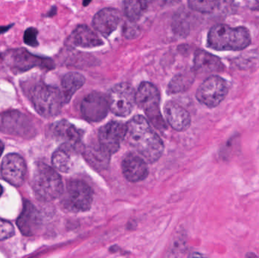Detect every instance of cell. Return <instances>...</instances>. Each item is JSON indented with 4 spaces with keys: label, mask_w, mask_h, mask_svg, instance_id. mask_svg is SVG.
<instances>
[{
    "label": "cell",
    "mask_w": 259,
    "mask_h": 258,
    "mask_svg": "<svg viewBox=\"0 0 259 258\" xmlns=\"http://www.w3.org/2000/svg\"><path fill=\"white\" fill-rule=\"evenodd\" d=\"M127 127L125 139L130 145L147 162H157L162 156L164 143L147 120L137 115L130 121Z\"/></svg>",
    "instance_id": "obj_1"
},
{
    "label": "cell",
    "mask_w": 259,
    "mask_h": 258,
    "mask_svg": "<svg viewBox=\"0 0 259 258\" xmlns=\"http://www.w3.org/2000/svg\"><path fill=\"white\" fill-rule=\"evenodd\" d=\"M207 43L209 48L219 51H239L250 45V33L244 27L217 24L208 32Z\"/></svg>",
    "instance_id": "obj_2"
},
{
    "label": "cell",
    "mask_w": 259,
    "mask_h": 258,
    "mask_svg": "<svg viewBox=\"0 0 259 258\" xmlns=\"http://www.w3.org/2000/svg\"><path fill=\"white\" fill-rule=\"evenodd\" d=\"M28 95L35 110L44 118H53L59 115L65 104L62 91L42 81L30 83Z\"/></svg>",
    "instance_id": "obj_3"
},
{
    "label": "cell",
    "mask_w": 259,
    "mask_h": 258,
    "mask_svg": "<svg viewBox=\"0 0 259 258\" xmlns=\"http://www.w3.org/2000/svg\"><path fill=\"white\" fill-rule=\"evenodd\" d=\"M0 60L15 74L36 68L50 71L56 67L50 58L33 54L24 48H9L0 53Z\"/></svg>",
    "instance_id": "obj_4"
},
{
    "label": "cell",
    "mask_w": 259,
    "mask_h": 258,
    "mask_svg": "<svg viewBox=\"0 0 259 258\" xmlns=\"http://www.w3.org/2000/svg\"><path fill=\"white\" fill-rule=\"evenodd\" d=\"M33 189L41 201H52L63 193L62 178L54 168L46 164H39L33 177Z\"/></svg>",
    "instance_id": "obj_5"
},
{
    "label": "cell",
    "mask_w": 259,
    "mask_h": 258,
    "mask_svg": "<svg viewBox=\"0 0 259 258\" xmlns=\"http://www.w3.org/2000/svg\"><path fill=\"white\" fill-rule=\"evenodd\" d=\"M136 102L143 109L151 124L159 130L167 129L165 121L160 111V93L158 89L149 82H143L136 92Z\"/></svg>",
    "instance_id": "obj_6"
},
{
    "label": "cell",
    "mask_w": 259,
    "mask_h": 258,
    "mask_svg": "<svg viewBox=\"0 0 259 258\" xmlns=\"http://www.w3.org/2000/svg\"><path fill=\"white\" fill-rule=\"evenodd\" d=\"M61 196L64 209L74 213L89 211L94 199L92 189L81 180L68 182Z\"/></svg>",
    "instance_id": "obj_7"
},
{
    "label": "cell",
    "mask_w": 259,
    "mask_h": 258,
    "mask_svg": "<svg viewBox=\"0 0 259 258\" xmlns=\"http://www.w3.org/2000/svg\"><path fill=\"white\" fill-rule=\"evenodd\" d=\"M228 93L226 81L220 76L211 75L199 86L196 96L201 104L208 108H215L225 100Z\"/></svg>",
    "instance_id": "obj_8"
},
{
    "label": "cell",
    "mask_w": 259,
    "mask_h": 258,
    "mask_svg": "<svg viewBox=\"0 0 259 258\" xmlns=\"http://www.w3.org/2000/svg\"><path fill=\"white\" fill-rule=\"evenodd\" d=\"M109 109L117 116L127 117L134 110L136 102V92L134 87L127 83L115 85L109 95Z\"/></svg>",
    "instance_id": "obj_9"
},
{
    "label": "cell",
    "mask_w": 259,
    "mask_h": 258,
    "mask_svg": "<svg viewBox=\"0 0 259 258\" xmlns=\"http://www.w3.org/2000/svg\"><path fill=\"white\" fill-rule=\"evenodd\" d=\"M127 127L118 121H112L103 126L99 130L100 145L109 154L119 150L121 142L125 139Z\"/></svg>",
    "instance_id": "obj_10"
},
{
    "label": "cell",
    "mask_w": 259,
    "mask_h": 258,
    "mask_svg": "<svg viewBox=\"0 0 259 258\" xmlns=\"http://www.w3.org/2000/svg\"><path fill=\"white\" fill-rule=\"evenodd\" d=\"M80 110L87 121L91 122L103 121L107 116L109 110L108 97L101 92H91L83 98Z\"/></svg>",
    "instance_id": "obj_11"
},
{
    "label": "cell",
    "mask_w": 259,
    "mask_h": 258,
    "mask_svg": "<svg viewBox=\"0 0 259 258\" xmlns=\"http://www.w3.org/2000/svg\"><path fill=\"white\" fill-rule=\"evenodd\" d=\"M27 174V165L19 154H9L3 159L1 165V174L6 181L12 186H21L24 183Z\"/></svg>",
    "instance_id": "obj_12"
},
{
    "label": "cell",
    "mask_w": 259,
    "mask_h": 258,
    "mask_svg": "<svg viewBox=\"0 0 259 258\" xmlns=\"http://www.w3.org/2000/svg\"><path fill=\"white\" fill-rule=\"evenodd\" d=\"M78 157L75 145L63 142L53 153L52 163L58 171L68 174L75 169Z\"/></svg>",
    "instance_id": "obj_13"
},
{
    "label": "cell",
    "mask_w": 259,
    "mask_h": 258,
    "mask_svg": "<svg viewBox=\"0 0 259 258\" xmlns=\"http://www.w3.org/2000/svg\"><path fill=\"white\" fill-rule=\"evenodd\" d=\"M121 18L122 17L119 11L106 8L96 14L93 19V26L103 36L109 37L118 28Z\"/></svg>",
    "instance_id": "obj_14"
},
{
    "label": "cell",
    "mask_w": 259,
    "mask_h": 258,
    "mask_svg": "<svg viewBox=\"0 0 259 258\" xmlns=\"http://www.w3.org/2000/svg\"><path fill=\"white\" fill-rule=\"evenodd\" d=\"M42 223L40 213L30 201H25L22 212L17 220V225L21 233L26 236L36 234Z\"/></svg>",
    "instance_id": "obj_15"
},
{
    "label": "cell",
    "mask_w": 259,
    "mask_h": 258,
    "mask_svg": "<svg viewBox=\"0 0 259 258\" xmlns=\"http://www.w3.org/2000/svg\"><path fill=\"white\" fill-rule=\"evenodd\" d=\"M122 171L124 177L132 183L144 180L149 173L144 159L132 153L127 154L123 159Z\"/></svg>",
    "instance_id": "obj_16"
},
{
    "label": "cell",
    "mask_w": 259,
    "mask_h": 258,
    "mask_svg": "<svg viewBox=\"0 0 259 258\" xmlns=\"http://www.w3.org/2000/svg\"><path fill=\"white\" fill-rule=\"evenodd\" d=\"M167 124L177 131H184L191 124V117L182 106L175 101H168L164 107Z\"/></svg>",
    "instance_id": "obj_17"
},
{
    "label": "cell",
    "mask_w": 259,
    "mask_h": 258,
    "mask_svg": "<svg viewBox=\"0 0 259 258\" xmlns=\"http://www.w3.org/2000/svg\"><path fill=\"white\" fill-rule=\"evenodd\" d=\"M195 74H212L225 71V65L217 56L204 51L197 50L193 59Z\"/></svg>",
    "instance_id": "obj_18"
},
{
    "label": "cell",
    "mask_w": 259,
    "mask_h": 258,
    "mask_svg": "<svg viewBox=\"0 0 259 258\" xmlns=\"http://www.w3.org/2000/svg\"><path fill=\"white\" fill-rule=\"evenodd\" d=\"M69 42L75 46L95 48L103 45L98 35L86 25H79L69 36Z\"/></svg>",
    "instance_id": "obj_19"
},
{
    "label": "cell",
    "mask_w": 259,
    "mask_h": 258,
    "mask_svg": "<svg viewBox=\"0 0 259 258\" xmlns=\"http://www.w3.org/2000/svg\"><path fill=\"white\" fill-rule=\"evenodd\" d=\"M55 137L64 142L77 145L82 139L81 130H78L73 124L67 121H60L55 123L52 129Z\"/></svg>",
    "instance_id": "obj_20"
},
{
    "label": "cell",
    "mask_w": 259,
    "mask_h": 258,
    "mask_svg": "<svg viewBox=\"0 0 259 258\" xmlns=\"http://www.w3.org/2000/svg\"><path fill=\"white\" fill-rule=\"evenodd\" d=\"M85 83V77L77 72L65 74L62 80V93L65 104L69 102L76 92Z\"/></svg>",
    "instance_id": "obj_21"
},
{
    "label": "cell",
    "mask_w": 259,
    "mask_h": 258,
    "mask_svg": "<svg viewBox=\"0 0 259 258\" xmlns=\"http://www.w3.org/2000/svg\"><path fill=\"white\" fill-rule=\"evenodd\" d=\"M85 159L94 167L98 170L106 169L110 161V156L101 145H92L87 147L84 150Z\"/></svg>",
    "instance_id": "obj_22"
},
{
    "label": "cell",
    "mask_w": 259,
    "mask_h": 258,
    "mask_svg": "<svg viewBox=\"0 0 259 258\" xmlns=\"http://www.w3.org/2000/svg\"><path fill=\"white\" fill-rule=\"evenodd\" d=\"M150 0H124V13L131 22L139 21L147 10Z\"/></svg>",
    "instance_id": "obj_23"
},
{
    "label": "cell",
    "mask_w": 259,
    "mask_h": 258,
    "mask_svg": "<svg viewBox=\"0 0 259 258\" xmlns=\"http://www.w3.org/2000/svg\"><path fill=\"white\" fill-rule=\"evenodd\" d=\"M225 0H189V6L192 10L202 14H211L219 10L224 6Z\"/></svg>",
    "instance_id": "obj_24"
},
{
    "label": "cell",
    "mask_w": 259,
    "mask_h": 258,
    "mask_svg": "<svg viewBox=\"0 0 259 258\" xmlns=\"http://www.w3.org/2000/svg\"><path fill=\"white\" fill-rule=\"evenodd\" d=\"M194 81L193 74H182L172 79L168 85V92L170 94L180 93L187 91Z\"/></svg>",
    "instance_id": "obj_25"
},
{
    "label": "cell",
    "mask_w": 259,
    "mask_h": 258,
    "mask_svg": "<svg viewBox=\"0 0 259 258\" xmlns=\"http://www.w3.org/2000/svg\"><path fill=\"white\" fill-rule=\"evenodd\" d=\"M39 31L37 29L33 27H30L26 29L23 36V41L24 43L29 46L36 48L39 45V42H38L37 36Z\"/></svg>",
    "instance_id": "obj_26"
},
{
    "label": "cell",
    "mask_w": 259,
    "mask_h": 258,
    "mask_svg": "<svg viewBox=\"0 0 259 258\" xmlns=\"http://www.w3.org/2000/svg\"><path fill=\"white\" fill-rule=\"evenodd\" d=\"M15 234V228L9 221L0 219V241L6 240Z\"/></svg>",
    "instance_id": "obj_27"
},
{
    "label": "cell",
    "mask_w": 259,
    "mask_h": 258,
    "mask_svg": "<svg viewBox=\"0 0 259 258\" xmlns=\"http://www.w3.org/2000/svg\"><path fill=\"white\" fill-rule=\"evenodd\" d=\"M15 24H10L9 25L0 26V35L4 34L9 31L12 27H14Z\"/></svg>",
    "instance_id": "obj_28"
},
{
    "label": "cell",
    "mask_w": 259,
    "mask_h": 258,
    "mask_svg": "<svg viewBox=\"0 0 259 258\" xmlns=\"http://www.w3.org/2000/svg\"><path fill=\"white\" fill-rule=\"evenodd\" d=\"M56 12H57V10H56V6H53L52 9L47 12V17H50V18H51V17L54 16L56 14Z\"/></svg>",
    "instance_id": "obj_29"
},
{
    "label": "cell",
    "mask_w": 259,
    "mask_h": 258,
    "mask_svg": "<svg viewBox=\"0 0 259 258\" xmlns=\"http://www.w3.org/2000/svg\"><path fill=\"white\" fill-rule=\"evenodd\" d=\"M3 151H4V145H3V142L0 140V157H1Z\"/></svg>",
    "instance_id": "obj_30"
},
{
    "label": "cell",
    "mask_w": 259,
    "mask_h": 258,
    "mask_svg": "<svg viewBox=\"0 0 259 258\" xmlns=\"http://www.w3.org/2000/svg\"><path fill=\"white\" fill-rule=\"evenodd\" d=\"M3 187H2L1 186H0V196H1L2 194H3Z\"/></svg>",
    "instance_id": "obj_31"
},
{
    "label": "cell",
    "mask_w": 259,
    "mask_h": 258,
    "mask_svg": "<svg viewBox=\"0 0 259 258\" xmlns=\"http://www.w3.org/2000/svg\"><path fill=\"white\" fill-rule=\"evenodd\" d=\"M255 1H256V6L259 9V0H255Z\"/></svg>",
    "instance_id": "obj_32"
}]
</instances>
